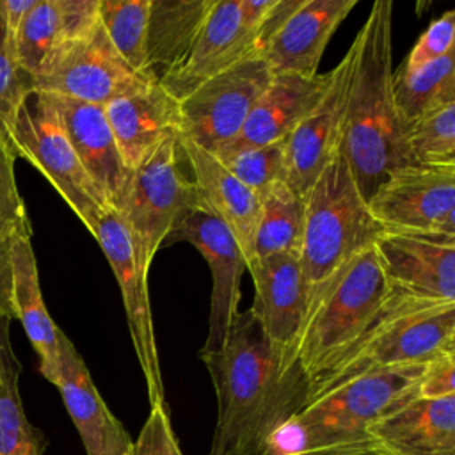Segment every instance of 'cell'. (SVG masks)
<instances>
[{
	"label": "cell",
	"mask_w": 455,
	"mask_h": 455,
	"mask_svg": "<svg viewBox=\"0 0 455 455\" xmlns=\"http://www.w3.org/2000/svg\"><path fill=\"white\" fill-rule=\"evenodd\" d=\"M215 395L217 423L208 455H259L270 435L307 402L311 384L300 366L240 311L215 350H199Z\"/></svg>",
	"instance_id": "1"
},
{
	"label": "cell",
	"mask_w": 455,
	"mask_h": 455,
	"mask_svg": "<svg viewBox=\"0 0 455 455\" xmlns=\"http://www.w3.org/2000/svg\"><path fill=\"white\" fill-rule=\"evenodd\" d=\"M354 64L347 92L341 149L355 185L368 201L395 169L412 165L405 124L393 98V2H373L352 41Z\"/></svg>",
	"instance_id": "2"
},
{
	"label": "cell",
	"mask_w": 455,
	"mask_h": 455,
	"mask_svg": "<svg viewBox=\"0 0 455 455\" xmlns=\"http://www.w3.org/2000/svg\"><path fill=\"white\" fill-rule=\"evenodd\" d=\"M425 364L366 371L323 391L281 425L259 455H377L370 427L418 396Z\"/></svg>",
	"instance_id": "3"
},
{
	"label": "cell",
	"mask_w": 455,
	"mask_h": 455,
	"mask_svg": "<svg viewBox=\"0 0 455 455\" xmlns=\"http://www.w3.org/2000/svg\"><path fill=\"white\" fill-rule=\"evenodd\" d=\"M393 286L375 247L345 261L309 297L291 359L313 384L371 325Z\"/></svg>",
	"instance_id": "4"
},
{
	"label": "cell",
	"mask_w": 455,
	"mask_h": 455,
	"mask_svg": "<svg viewBox=\"0 0 455 455\" xmlns=\"http://www.w3.org/2000/svg\"><path fill=\"white\" fill-rule=\"evenodd\" d=\"M448 352H455V302L393 288L364 334L311 384L309 400L361 373L425 364Z\"/></svg>",
	"instance_id": "5"
},
{
	"label": "cell",
	"mask_w": 455,
	"mask_h": 455,
	"mask_svg": "<svg viewBox=\"0 0 455 455\" xmlns=\"http://www.w3.org/2000/svg\"><path fill=\"white\" fill-rule=\"evenodd\" d=\"M382 231L371 217L339 148L304 196L299 263L307 302L327 277L352 256L373 245Z\"/></svg>",
	"instance_id": "6"
},
{
	"label": "cell",
	"mask_w": 455,
	"mask_h": 455,
	"mask_svg": "<svg viewBox=\"0 0 455 455\" xmlns=\"http://www.w3.org/2000/svg\"><path fill=\"white\" fill-rule=\"evenodd\" d=\"M197 206L201 204L178 133L132 172L123 206L117 212L128 229L135 261L144 277H148L158 249Z\"/></svg>",
	"instance_id": "7"
},
{
	"label": "cell",
	"mask_w": 455,
	"mask_h": 455,
	"mask_svg": "<svg viewBox=\"0 0 455 455\" xmlns=\"http://www.w3.org/2000/svg\"><path fill=\"white\" fill-rule=\"evenodd\" d=\"M9 146L50 181L92 235L107 208L76 158L52 94L28 91L23 96L9 124Z\"/></svg>",
	"instance_id": "8"
},
{
	"label": "cell",
	"mask_w": 455,
	"mask_h": 455,
	"mask_svg": "<svg viewBox=\"0 0 455 455\" xmlns=\"http://www.w3.org/2000/svg\"><path fill=\"white\" fill-rule=\"evenodd\" d=\"M274 73L261 55L247 57L180 98V135L217 153L245 124Z\"/></svg>",
	"instance_id": "9"
},
{
	"label": "cell",
	"mask_w": 455,
	"mask_h": 455,
	"mask_svg": "<svg viewBox=\"0 0 455 455\" xmlns=\"http://www.w3.org/2000/svg\"><path fill=\"white\" fill-rule=\"evenodd\" d=\"M366 204L384 231L455 236V167L395 169Z\"/></svg>",
	"instance_id": "10"
},
{
	"label": "cell",
	"mask_w": 455,
	"mask_h": 455,
	"mask_svg": "<svg viewBox=\"0 0 455 455\" xmlns=\"http://www.w3.org/2000/svg\"><path fill=\"white\" fill-rule=\"evenodd\" d=\"M149 84L133 73L110 44L101 23L64 50L41 75L30 78L32 91L103 107Z\"/></svg>",
	"instance_id": "11"
},
{
	"label": "cell",
	"mask_w": 455,
	"mask_h": 455,
	"mask_svg": "<svg viewBox=\"0 0 455 455\" xmlns=\"http://www.w3.org/2000/svg\"><path fill=\"white\" fill-rule=\"evenodd\" d=\"M92 236L105 252L119 284L132 343L146 380L149 403H165L158 347L148 297V277H144L137 267L132 238L121 215L114 210L103 212Z\"/></svg>",
	"instance_id": "12"
},
{
	"label": "cell",
	"mask_w": 455,
	"mask_h": 455,
	"mask_svg": "<svg viewBox=\"0 0 455 455\" xmlns=\"http://www.w3.org/2000/svg\"><path fill=\"white\" fill-rule=\"evenodd\" d=\"M252 55H259L258 30L243 20L240 0H212L192 44L158 84L180 100L204 80Z\"/></svg>",
	"instance_id": "13"
},
{
	"label": "cell",
	"mask_w": 455,
	"mask_h": 455,
	"mask_svg": "<svg viewBox=\"0 0 455 455\" xmlns=\"http://www.w3.org/2000/svg\"><path fill=\"white\" fill-rule=\"evenodd\" d=\"M174 235L188 242L208 263L212 275L208 336L201 350H215L240 315V283L247 263L233 233L203 206L192 210Z\"/></svg>",
	"instance_id": "14"
},
{
	"label": "cell",
	"mask_w": 455,
	"mask_h": 455,
	"mask_svg": "<svg viewBox=\"0 0 455 455\" xmlns=\"http://www.w3.org/2000/svg\"><path fill=\"white\" fill-rule=\"evenodd\" d=\"M354 50L329 71V85L313 110L284 140L286 183L304 197L322 169L341 148L343 114L352 76Z\"/></svg>",
	"instance_id": "15"
},
{
	"label": "cell",
	"mask_w": 455,
	"mask_h": 455,
	"mask_svg": "<svg viewBox=\"0 0 455 455\" xmlns=\"http://www.w3.org/2000/svg\"><path fill=\"white\" fill-rule=\"evenodd\" d=\"M373 247L393 288L455 302V236L382 231Z\"/></svg>",
	"instance_id": "16"
},
{
	"label": "cell",
	"mask_w": 455,
	"mask_h": 455,
	"mask_svg": "<svg viewBox=\"0 0 455 455\" xmlns=\"http://www.w3.org/2000/svg\"><path fill=\"white\" fill-rule=\"evenodd\" d=\"M66 135L107 210L119 212L132 171L126 169L103 107L52 94Z\"/></svg>",
	"instance_id": "17"
},
{
	"label": "cell",
	"mask_w": 455,
	"mask_h": 455,
	"mask_svg": "<svg viewBox=\"0 0 455 455\" xmlns=\"http://www.w3.org/2000/svg\"><path fill=\"white\" fill-rule=\"evenodd\" d=\"M357 0H299L270 36L261 57L274 75H318L322 55Z\"/></svg>",
	"instance_id": "18"
},
{
	"label": "cell",
	"mask_w": 455,
	"mask_h": 455,
	"mask_svg": "<svg viewBox=\"0 0 455 455\" xmlns=\"http://www.w3.org/2000/svg\"><path fill=\"white\" fill-rule=\"evenodd\" d=\"M254 286L249 313L263 334L291 357L295 339L307 311V290L295 254L254 259L247 268Z\"/></svg>",
	"instance_id": "19"
},
{
	"label": "cell",
	"mask_w": 455,
	"mask_h": 455,
	"mask_svg": "<svg viewBox=\"0 0 455 455\" xmlns=\"http://www.w3.org/2000/svg\"><path fill=\"white\" fill-rule=\"evenodd\" d=\"M103 112L132 172L169 137L180 133V101L158 82L108 101Z\"/></svg>",
	"instance_id": "20"
},
{
	"label": "cell",
	"mask_w": 455,
	"mask_h": 455,
	"mask_svg": "<svg viewBox=\"0 0 455 455\" xmlns=\"http://www.w3.org/2000/svg\"><path fill=\"white\" fill-rule=\"evenodd\" d=\"M100 25V0H36L16 37L14 53L32 78Z\"/></svg>",
	"instance_id": "21"
},
{
	"label": "cell",
	"mask_w": 455,
	"mask_h": 455,
	"mask_svg": "<svg viewBox=\"0 0 455 455\" xmlns=\"http://www.w3.org/2000/svg\"><path fill=\"white\" fill-rule=\"evenodd\" d=\"M377 455H455V395L414 396L370 427Z\"/></svg>",
	"instance_id": "22"
},
{
	"label": "cell",
	"mask_w": 455,
	"mask_h": 455,
	"mask_svg": "<svg viewBox=\"0 0 455 455\" xmlns=\"http://www.w3.org/2000/svg\"><path fill=\"white\" fill-rule=\"evenodd\" d=\"M180 142L199 204L233 233L249 267L252 263V238L261 199L213 153L185 140L181 135Z\"/></svg>",
	"instance_id": "23"
},
{
	"label": "cell",
	"mask_w": 455,
	"mask_h": 455,
	"mask_svg": "<svg viewBox=\"0 0 455 455\" xmlns=\"http://www.w3.org/2000/svg\"><path fill=\"white\" fill-rule=\"evenodd\" d=\"M329 85V73L274 75L238 135L213 155L283 142L313 110Z\"/></svg>",
	"instance_id": "24"
},
{
	"label": "cell",
	"mask_w": 455,
	"mask_h": 455,
	"mask_svg": "<svg viewBox=\"0 0 455 455\" xmlns=\"http://www.w3.org/2000/svg\"><path fill=\"white\" fill-rule=\"evenodd\" d=\"M59 389L66 411L82 439L87 455H105L114 446L132 441L123 423L110 412L96 389L89 368L71 339L60 332L59 339Z\"/></svg>",
	"instance_id": "25"
},
{
	"label": "cell",
	"mask_w": 455,
	"mask_h": 455,
	"mask_svg": "<svg viewBox=\"0 0 455 455\" xmlns=\"http://www.w3.org/2000/svg\"><path fill=\"white\" fill-rule=\"evenodd\" d=\"M12 306L18 318L39 355V371L55 384L59 375L60 329L52 320L41 293L37 261L30 238H12Z\"/></svg>",
	"instance_id": "26"
},
{
	"label": "cell",
	"mask_w": 455,
	"mask_h": 455,
	"mask_svg": "<svg viewBox=\"0 0 455 455\" xmlns=\"http://www.w3.org/2000/svg\"><path fill=\"white\" fill-rule=\"evenodd\" d=\"M11 320L0 316V455H44L46 437L23 409L21 363L11 341Z\"/></svg>",
	"instance_id": "27"
},
{
	"label": "cell",
	"mask_w": 455,
	"mask_h": 455,
	"mask_svg": "<svg viewBox=\"0 0 455 455\" xmlns=\"http://www.w3.org/2000/svg\"><path fill=\"white\" fill-rule=\"evenodd\" d=\"M212 0H151L148 25V55L160 80L192 44Z\"/></svg>",
	"instance_id": "28"
},
{
	"label": "cell",
	"mask_w": 455,
	"mask_h": 455,
	"mask_svg": "<svg viewBox=\"0 0 455 455\" xmlns=\"http://www.w3.org/2000/svg\"><path fill=\"white\" fill-rule=\"evenodd\" d=\"M302 229L304 197H300L286 181L275 183L261 197L259 217L252 238V263L254 259L274 254L299 256Z\"/></svg>",
	"instance_id": "29"
},
{
	"label": "cell",
	"mask_w": 455,
	"mask_h": 455,
	"mask_svg": "<svg viewBox=\"0 0 455 455\" xmlns=\"http://www.w3.org/2000/svg\"><path fill=\"white\" fill-rule=\"evenodd\" d=\"M393 98L407 126L430 110L455 101V53L393 73Z\"/></svg>",
	"instance_id": "30"
},
{
	"label": "cell",
	"mask_w": 455,
	"mask_h": 455,
	"mask_svg": "<svg viewBox=\"0 0 455 455\" xmlns=\"http://www.w3.org/2000/svg\"><path fill=\"white\" fill-rule=\"evenodd\" d=\"M151 0H100V23L121 57L140 78L158 82L148 55Z\"/></svg>",
	"instance_id": "31"
},
{
	"label": "cell",
	"mask_w": 455,
	"mask_h": 455,
	"mask_svg": "<svg viewBox=\"0 0 455 455\" xmlns=\"http://www.w3.org/2000/svg\"><path fill=\"white\" fill-rule=\"evenodd\" d=\"M405 151L412 165L455 167V101L412 121L405 130Z\"/></svg>",
	"instance_id": "32"
},
{
	"label": "cell",
	"mask_w": 455,
	"mask_h": 455,
	"mask_svg": "<svg viewBox=\"0 0 455 455\" xmlns=\"http://www.w3.org/2000/svg\"><path fill=\"white\" fill-rule=\"evenodd\" d=\"M259 199L281 181H286L284 140L215 155Z\"/></svg>",
	"instance_id": "33"
},
{
	"label": "cell",
	"mask_w": 455,
	"mask_h": 455,
	"mask_svg": "<svg viewBox=\"0 0 455 455\" xmlns=\"http://www.w3.org/2000/svg\"><path fill=\"white\" fill-rule=\"evenodd\" d=\"M28 91H32L30 76L18 64L14 41L0 20V140L7 146L9 124L18 105Z\"/></svg>",
	"instance_id": "34"
},
{
	"label": "cell",
	"mask_w": 455,
	"mask_h": 455,
	"mask_svg": "<svg viewBox=\"0 0 455 455\" xmlns=\"http://www.w3.org/2000/svg\"><path fill=\"white\" fill-rule=\"evenodd\" d=\"M14 151L0 140V240L32 238V226L16 185Z\"/></svg>",
	"instance_id": "35"
},
{
	"label": "cell",
	"mask_w": 455,
	"mask_h": 455,
	"mask_svg": "<svg viewBox=\"0 0 455 455\" xmlns=\"http://www.w3.org/2000/svg\"><path fill=\"white\" fill-rule=\"evenodd\" d=\"M132 455H185L174 434L167 403L151 405L149 414L132 444Z\"/></svg>",
	"instance_id": "36"
},
{
	"label": "cell",
	"mask_w": 455,
	"mask_h": 455,
	"mask_svg": "<svg viewBox=\"0 0 455 455\" xmlns=\"http://www.w3.org/2000/svg\"><path fill=\"white\" fill-rule=\"evenodd\" d=\"M450 53H455V11H446L430 21V25L411 48L402 66L418 68Z\"/></svg>",
	"instance_id": "37"
},
{
	"label": "cell",
	"mask_w": 455,
	"mask_h": 455,
	"mask_svg": "<svg viewBox=\"0 0 455 455\" xmlns=\"http://www.w3.org/2000/svg\"><path fill=\"white\" fill-rule=\"evenodd\" d=\"M455 395V352L443 354L425 364L418 396L437 398Z\"/></svg>",
	"instance_id": "38"
},
{
	"label": "cell",
	"mask_w": 455,
	"mask_h": 455,
	"mask_svg": "<svg viewBox=\"0 0 455 455\" xmlns=\"http://www.w3.org/2000/svg\"><path fill=\"white\" fill-rule=\"evenodd\" d=\"M12 238L0 240V316L14 318L12 306Z\"/></svg>",
	"instance_id": "39"
},
{
	"label": "cell",
	"mask_w": 455,
	"mask_h": 455,
	"mask_svg": "<svg viewBox=\"0 0 455 455\" xmlns=\"http://www.w3.org/2000/svg\"><path fill=\"white\" fill-rule=\"evenodd\" d=\"M34 4L36 0H0V20L12 41Z\"/></svg>",
	"instance_id": "40"
},
{
	"label": "cell",
	"mask_w": 455,
	"mask_h": 455,
	"mask_svg": "<svg viewBox=\"0 0 455 455\" xmlns=\"http://www.w3.org/2000/svg\"><path fill=\"white\" fill-rule=\"evenodd\" d=\"M132 444H133V441H126V443H123L119 446H114L105 455H132Z\"/></svg>",
	"instance_id": "41"
}]
</instances>
